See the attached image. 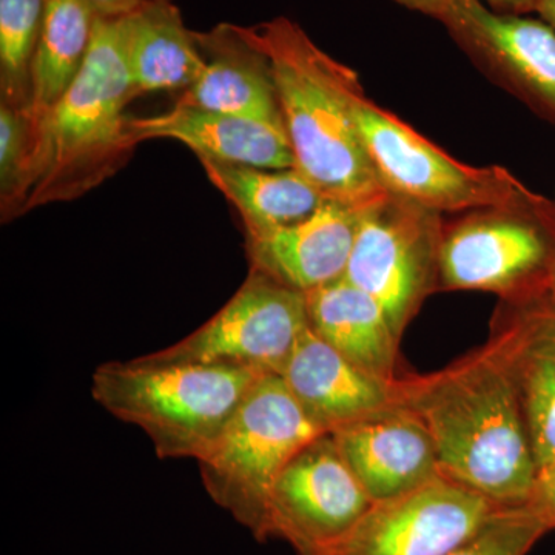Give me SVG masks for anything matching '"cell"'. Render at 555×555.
<instances>
[{"mask_svg":"<svg viewBox=\"0 0 555 555\" xmlns=\"http://www.w3.org/2000/svg\"><path fill=\"white\" fill-rule=\"evenodd\" d=\"M396 406L426 426L441 476L496 507L531 503L539 465L494 339L434 374L397 377Z\"/></svg>","mask_w":555,"mask_h":555,"instance_id":"obj_1","label":"cell"},{"mask_svg":"<svg viewBox=\"0 0 555 555\" xmlns=\"http://www.w3.org/2000/svg\"><path fill=\"white\" fill-rule=\"evenodd\" d=\"M269 57L297 169L327 199L364 208L386 193L353 119L356 69L320 49L287 17L241 27Z\"/></svg>","mask_w":555,"mask_h":555,"instance_id":"obj_2","label":"cell"},{"mask_svg":"<svg viewBox=\"0 0 555 555\" xmlns=\"http://www.w3.org/2000/svg\"><path fill=\"white\" fill-rule=\"evenodd\" d=\"M124 50L122 20L98 17L78 76L39 119H31V155L20 217L67 203L115 177L141 142L130 129L127 105L137 100Z\"/></svg>","mask_w":555,"mask_h":555,"instance_id":"obj_3","label":"cell"},{"mask_svg":"<svg viewBox=\"0 0 555 555\" xmlns=\"http://www.w3.org/2000/svg\"><path fill=\"white\" fill-rule=\"evenodd\" d=\"M229 364L156 363L139 357L102 364L91 393L120 422L147 434L159 459H203L261 377Z\"/></svg>","mask_w":555,"mask_h":555,"instance_id":"obj_4","label":"cell"},{"mask_svg":"<svg viewBox=\"0 0 555 555\" xmlns=\"http://www.w3.org/2000/svg\"><path fill=\"white\" fill-rule=\"evenodd\" d=\"M320 429L283 377L264 374L199 460L208 494L259 540L268 539L269 502L284 467Z\"/></svg>","mask_w":555,"mask_h":555,"instance_id":"obj_5","label":"cell"},{"mask_svg":"<svg viewBox=\"0 0 555 555\" xmlns=\"http://www.w3.org/2000/svg\"><path fill=\"white\" fill-rule=\"evenodd\" d=\"M555 270V199L532 192L444 221L438 291H480L502 301L546 295Z\"/></svg>","mask_w":555,"mask_h":555,"instance_id":"obj_6","label":"cell"},{"mask_svg":"<svg viewBox=\"0 0 555 555\" xmlns=\"http://www.w3.org/2000/svg\"><path fill=\"white\" fill-rule=\"evenodd\" d=\"M353 119L383 188L438 214H466L531 195L503 167H474L452 158L393 113L379 107L363 87L352 101Z\"/></svg>","mask_w":555,"mask_h":555,"instance_id":"obj_7","label":"cell"},{"mask_svg":"<svg viewBox=\"0 0 555 555\" xmlns=\"http://www.w3.org/2000/svg\"><path fill=\"white\" fill-rule=\"evenodd\" d=\"M443 215L386 192L361 208L345 280L386 310L398 335L438 292Z\"/></svg>","mask_w":555,"mask_h":555,"instance_id":"obj_8","label":"cell"},{"mask_svg":"<svg viewBox=\"0 0 555 555\" xmlns=\"http://www.w3.org/2000/svg\"><path fill=\"white\" fill-rule=\"evenodd\" d=\"M309 327L306 294L250 269L217 315L177 345L142 358L156 363L229 364L281 375Z\"/></svg>","mask_w":555,"mask_h":555,"instance_id":"obj_9","label":"cell"},{"mask_svg":"<svg viewBox=\"0 0 555 555\" xmlns=\"http://www.w3.org/2000/svg\"><path fill=\"white\" fill-rule=\"evenodd\" d=\"M418 13L440 22L496 86L555 124V31L545 21L502 13L483 0H426Z\"/></svg>","mask_w":555,"mask_h":555,"instance_id":"obj_10","label":"cell"},{"mask_svg":"<svg viewBox=\"0 0 555 555\" xmlns=\"http://www.w3.org/2000/svg\"><path fill=\"white\" fill-rule=\"evenodd\" d=\"M374 506L331 433L313 438L284 467L269 502L268 539L299 555H326Z\"/></svg>","mask_w":555,"mask_h":555,"instance_id":"obj_11","label":"cell"},{"mask_svg":"<svg viewBox=\"0 0 555 555\" xmlns=\"http://www.w3.org/2000/svg\"><path fill=\"white\" fill-rule=\"evenodd\" d=\"M499 509L440 476L415 491L374 503L352 532L326 555H447Z\"/></svg>","mask_w":555,"mask_h":555,"instance_id":"obj_12","label":"cell"},{"mask_svg":"<svg viewBox=\"0 0 555 555\" xmlns=\"http://www.w3.org/2000/svg\"><path fill=\"white\" fill-rule=\"evenodd\" d=\"M491 338L502 352L543 469L555 463V309L545 295L503 301Z\"/></svg>","mask_w":555,"mask_h":555,"instance_id":"obj_13","label":"cell"},{"mask_svg":"<svg viewBox=\"0 0 555 555\" xmlns=\"http://www.w3.org/2000/svg\"><path fill=\"white\" fill-rule=\"evenodd\" d=\"M331 434L374 503L408 494L441 476L433 438L408 409L390 406Z\"/></svg>","mask_w":555,"mask_h":555,"instance_id":"obj_14","label":"cell"},{"mask_svg":"<svg viewBox=\"0 0 555 555\" xmlns=\"http://www.w3.org/2000/svg\"><path fill=\"white\" fill-rule=\"evenodd\" d=\"M360 210L327 199L317 214L287 228L246 232L251 269L310 294L346 275Z\"/></svg>","mask_w":555,"mask_h":555,"instance_id":"obj_15","label":"cell"},{"mask_svg":"<svg viewBox=\"0 0 555 555\" xmlns=\"http://www.w3.org/2000/svg\"><path fill=\"white\" fill-rule=\"evenodd\" d=\"M292 396L323 433L396 406V379L350 363L312 328L299 338L283 374Z\"/></svg>","mask_w":555,"mask_h":555,"instance_id":"obj_16","label":"cell"},{"mask_svg":"<svg viewBox=\"0 0 555 555\" xmlns=\"http://www.w3.org/2000/svg\"><path fill=\"white\" fill-rule=\"evenodd\" d=\"M195 39L206 67L177 102L286 130L269 57L241 35L240 25L219 24L195 31Z\"/></svg>","mask_w":555,"mask_h":555,"instance_id":"obj_17","label":"cell"},{"mask_svg":"<svg viewBox=\"0 0 555 555\" xmlns=\"http://www.w3.org/2000/svg\"><path fill=\"white\" fill-rule=\"evenodd\" d=\"M130 129L139 142L175 139L198 158L259 169H297L286 130L261 120L175 104L169 112L147 118H131Z\"/></svg>","mask_w":555,"mask_h":555,"instance_id":"obj_18","label":"cell"},{"mask_svg":"<svg viewBox=\"0 0 555 555\" xmlns=\"http://www.w3.org/2000/svg\"><path fill=\"white\" fill-rule=\"evenodd\" d=\"M306 297L313 334L356 366L378 377L397 378L401 337L377 299L345 278Z\"/></svg>","mask_w":555,"mask_h":555,"instance_id":"obj_19","label":"cell"},{"mask_svg":"<svg viewBox=\"0 0 555 555\" xmlns=\"http://www.w3.org/2000/svg\"><path fill=\"white\" fill-rule=\"evenodd\" d=\"M124 50L138 96L189 90L206 67L195 31L173 2L150 3L122 17Z\"/></svg>","mask_w":555,"mask_h":555,"instance_id":"obj_20","label":"cell"},{"mask_svg":"<svg viewBox=\"0 0 555 555\" xmlns=\"http://www.w3.org/2000/svg\"><path fill=\"white\" fill-rule=\"evenodd\" d=\"M207 178L232 203L246 232H264L312 217L327 198L298 169H259L198 158Z\"/></svg>","mask_w":555,"mask_h":555,"instance_id":"obj_21","label":"cell"},{"mask_svg":"<svg viewBox=\"0 0 555 555\" xmlns=\"http://www.w3.org/2000/svg\"><path fill=\"white\" fill-rule=\"evenodd\" d=\"M96 20L87 0H43L42 28L31 69L30 107L25 109L31 119H39L56 105L78 76Z\"/></svg>","mask_w":555,"mask_h":555,"instance_id":"obj_22","label":"cell"},{"mask_svg":"<svg viewBox=\"0 0 555 555\" xmlns=\"http://www.w3.org/2000/svg\"><path fill=\"white\" fill-rule=\"evenodd\" d=\"M42 14L43 0H0V102L13 108L30 107Z\"/></svg>","mask_w":555,"mask_h":555,"instance_id":"obj_23","label":"cell"},{"mask_svg":"<svg viewBox=\"0 0 555 555\" xmlns=\"http://www.w3.org/2000/svg\"><path fill=\"white\" fill-rule=\"evenodd\" d=\"M547 531L531 505L499 507L477 534L447 555H526Z\"/></svg>","mask_w":555,"mask_h":555,"instance_id":"obj_24","label":"cell"},{"mask_svg":"<svg viewBox=\"0 0 555 555\" xmlns=\"http://www.w3.org/2000/svg\"><path fill=\"white\" fill-rule=\"evenodd\" d=\"M31 155V122L25 109L0 104V208L2 221L20 217Z\"/></svg>","mask_w":555,"mask_h":555,"instance_id":"obj_25","label":"cell"},{"mask_svg":"<svg viewBox=\"0 0 555 555\" xmlns=\"http://www.w3.org/2000/svg\"><path fill=\"white\" fill-rule=\"evenodd\" d=\"M529 505L534 507L551 529H555V463L539 470Z\"/></svg>","mask_w":555,"mask_h":555,"instance_id":"obj_26","label":"cell"},{"mask_svg":"<svg viewBox=\"0 0 555 555\" xmlns=\"http://www.w3.org/2000/svg\"><path fill=\"white\" fill-rule=\"evenodd\" d=\"M91 10L102 20H122L150 3L173 2V0H87Z\"/></svg>","mask_w":555,"mask_h":555,"instance_id":"obj_27","label":"cell"},{"mask_svg":"<svg viewBox=\"0 0 555 555\" xmlns=\"http://www.w3.org/2000/svg\"><path fill=\"white\" fill-rule=\"evenodd\" d=\"M396 2L409 10L418 11L426 0H396ZM483 2L496 11L503 10L505 13L521 14L535 10L539 0H483Z\"/></svg>","mask_w":555,"mask_h":555,"instance_id":"obj_28","label":"cell"},{"mask_svg":"<svg viewBox=\"0 0 555 555\" xmlns=\"http://www.w3.org/2000/svg\"><path fill=\"white\" fill-rule=\"evenodd\" d=\"M537 13L555 31V0H539L535 5Z\"/></svg>","mask_w":555,"mask_h":555,"instance_id":"obj_29","label":"cell"},{"mask_svg":"<svg viewBox=\"0 0 555 555\" xmlns=\"http://www.w3.org/2000/svg\"><path fill=\"white\" fill-rule=\"evenodd\" d=\"M547 301L551 302V306L555 309V270L553 273V278H551L550 286H547L546 295Z\"/></svg>","mask_w":555,"mask_h":555,"instance_id":"obj_30","label":"cell"},{"mask_svg":"<svg viewBox=\"0 0 555 555\" xmlns=\"http://www.w3.org/2000/svg\"><path fill=\"white\" fill-rule=\"evenodd\" d=\"M555 199V198H554Z\"/></svg>","mask_w":555,"mask_h":555,"instance_id":"obj_31","label":"cell"}]
</instances>
